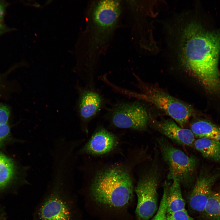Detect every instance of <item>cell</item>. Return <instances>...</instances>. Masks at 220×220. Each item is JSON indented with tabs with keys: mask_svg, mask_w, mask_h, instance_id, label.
Returning <instances> with one entry per match:
<instances>
[{
	"mask_svg": "<svg viewBox=\"0 0 220 220\" xmlns=\"http://www.w3.org/2000/svg\"><path fill=\"white\" fill-rule=\"evenodd\" d=\"M167 183L164 185L163 192L156 213L151 220H167V205L166 193Z\"/></svg>",
	"mask_w": 220,
	"mask_h": 220,
	"instance_id": "ac0fdd59",
	"label": "cell"
},
{
	"mask_svg": "<svg viewBox=\"0 0 220 220\" xmlns=\"http://www.w3.org/2000/svg\"><path fill=\"white\" fill-rule=\"evenodd\" d=\"M155 127L161 133L181 145L190 146L195 140V136L190 130L179 127L170 119L156 122Z\"/></svg>",
	"mask_w": 220,
	"mask_h": 220,
	"instance_id": "7c38bea8",
	"label": "cell"
},
{
	"mask_svg": "<svg viewBox=\"0 0 220 220\" xmlns=\"http://www.w3.org/2000/svg\"><path fill=\"white\" fill-rule=\"evenodd\" d=\"M195 137L220 141V127L207 120L196 121L191 125L190 129Z\"/></svg>",
	"mask_w": 220,
	"mask_h": 220,
	"instance_id": "5bb4252c",
	"label": "cell"
},
{
	"mask_svg": "<svg viewBox=\"0 0 220 220\" xmlns=\"http://www.w3.org/2000/svg\"><path fill=\"white\" fill-rule=\"evenodd\" d=\"M137 79L141 93L128 90L126 95L152 103L170 116L180 127L183 128L193 115L194 110L191 105L174 97L159 88L145 85Z\"/></svg>",
	"mask_w": 220,
	"mask_h": 220,
	"instance_id": "277c9868",
	"label": "cell"
},
{
	"mask_svg": "<svg viewBox=\"0 0 220 220\" xmlns=\"http://www.w3.org/2000/svg\"><path fill=\"white\" fill-rule=\"evenodd\" d=\"M16 167L9 158L0 153V189L6 186L14 177Z\"/></svg>",
	"mask_w": 220,
	"mask_h": 220,
	"instance_id": "2e32d148",
	"label": "cell"
},
{
	"mask_svg": "<svg viewBox=\"0 0 220 220\" xmlns=\"http://www.w3.org/2000/svg\"><path fill=\"white\" fill-rule=\"evenodd\" d=\"M116 143V139L113 134L105 129L101 128L94 134L78 153L103 154L112 151Z\"/></svg>",
	"mask_w": 220,
	"mask_h": 220,
	"instance_id": "8fae6325",
	"label": "cell"
},
{
	"mask_svg": "<svg viewBox=\"0 0 220 220\" xmlns=\"http://www.w3.org/2000/svg\"><path fill=\"white\" fill-rule=\"evenodd\" d=\"M203 212L210 220H220V193L212 192Z\"/></svg>",
	"mask_w": 220,
	"mask_h": 220,
	"instance_id": "e0dca14e",
	"label": "cell"
},
{
	"mask_svg": "<svg viewBox=\"0 0 220 220\" xmlns=\"http://www.w3.org/2000/svg\"><path fill=\"white\" fill-rule=\"evenodd\" d=\"M10 29L3 24L2 22L0 21V35L9 30Z\"/></svg>",
	"mask_w": 220,
	"mask_h": 220,
	"instance_id": "603a6c76",
	"label": "cell"
},
{
	"mask_svg": "<svg viewBox=\"0 0 220 220\" xmlns=\"http://www.w3.org/2000/svg\"><path fill=\"white\" fill-rule=\"evenodd\" d=\"M169 187L166 193L167 212L169 213L185 209V203L182 197L181 184L176 180Z\"/></svg>",
	"mask_w": 220,
	"mask_h": 220,
	"instance_id": "9a60e30c",
	"label": "cell"
},
{
	"mask_svg": "<svg viewBox=\"0 0 220 220\" xmlns=\"http://www.w3.org/2000/svg\"><path fill=\"white\" fill-rule=\"evenodd\" d=\"M167 220H195L185 209L167 213Z\"/></svg>",
	"mask_w": 220,
	"mask_h": 220,
	"instance_id": "d6986e66",
	"label": "cell"
},
{
	"mask_svg": "<svg viewBox=\"0 0 220 220\" xmlns=\"http://www.w3.org/2000/svg\"><path fill=\"white\" fill-rule=\"evenodd\" d=\"M157 142L163 159L168 167L167 178L176 180L181 184H189L196 173V159L188 156L163 138H158Z\"/></svg>",
	"mask_w": 220,
	"mask_h": 220,
	"instance_id": "5b68a950",
	"label": "cell"
},
{
	"mask_svg": "<svg viewBox=\"0 0 220 220\" xmlns=\"http://www.w3.org/2000/svg\"><path fill=\"white\" fill-rule=\"evenodd\" d=\"M10 130L8 123L0 125V145L9 136Z\"/></svg>",
	"mask_w": 220,
	"mask_h": 220,
	"instance_id": "44dd1931",
	"label": "cell"
},
{
	"mask_svg": "<svg viewBox=\"0 0 220 220\" xmlns=\"http://www.w3.org/2000/svg\"><path fill=\"white\" fill-rule=\"evenodd\" d=\"M158 175L156 166L154 165L140 180L135 187L138 199L137 220H149L158 210Z\"/></svg>",
	"mask_w": 220,
	"mask_h": 220,
	"instance_id": "52a82bcc",
	"label": "cell"
},
{
	"mask_svg": "<svg viewBox=\"0 0 220 220\" xmlns=\"http://www.w3.org/2000/svg\"><path fill=\"white\" fill-rule=\"evenodd\" d=\"M120 11L119 1H100L94 6L90 23V56L86 66L92 71L97 70L98 56L110 38Z\"/></svg>",
	"mask_w": 220,
	"mask_h": 220,
	"instance_id": "3957f363",
	"label": "cell"
},
{
	"mask_svg": "<svg viewBox=\"0 0 220 220\" xmlns=\"http://www.w3.org/2000/svg\"><path fill=\"white\" fill-rule=\"evenodd\" d=\"M77 89V112L82 123H86L107 108L109 102L97 88L78 86Z\"/></svg>",
	"mask_w": 220,
	"mask_h": 220,
	"instance_id": "ba28073f",
	"label": "cell"
},
{
	"mask_svg": "<svg viewBox=\"0 0 220 220\" xmlns=\"http://www.w3.org/2000/svg\"><path fill=\"white\" fill-rule=\"evenodd\" d=\"M182 34L179 54L184 67L208 91L220 93V31H209L192 22Z\"/></svg>",
	"mask_w": 220,
	"mask_h": 220,
	"instance_id": "6da1fadb",
	"label": "cell"
},
{
	"mask_svg": "<svg viewBox=\"0 0 220 220\" xmlns=\"http://www.w3.org/2000/svg\"><path fill=\"white\" fill-rule=\"evenodd\" d=\"M10 110L6 105L0 104V125L8 123Z\"/></svg>",
	"mask_w": 220,
	"mask_h": 220,
	"instance_id": "ffe728a7",
	"label": "cell"
},
{
	"mask_svg": "<svg viewBox=\"0 0 220 220\" xmlns=\"http://www.w3.org/2000/svg\"><path fill=\"white\" fill-rule=\"evenodd\" d=\"M68 205L58 195H51L40 208V218L41 220H71V212Z\"/></svg>",
	"mask_w": 220,
	"mask_h": 220,
	"instance_id": "30bf717a",
	"label": "cell"
},
{
	"mask_svg": "<svg viewBox=\"0 0 220 220\" xmlns=\"http://www.w3.org/2000/svg\"><path fill=\"white\" fill-rule=\"evenodd\" d=\"M195 148L205 158L217 162H220V141L202 138L195 140Z\"/></svg>",
	"mask_w": 220,
	"mask_h": 220,
	"instance_id": "4fadbf2b",
	"label": "cell"
},
{
	"mask_svg": "<svg viewBox=\"0 0 220 220\" xmlns=\"http://www.w3.org/2000/svg\"><path fill=\"white\" fill-rule=\"evenodd\" d=\"M220 175V172L200 174L189 195V204L191 209L197 212L204 211L213 186Z\"/></svg>",
	"mask_w": 220,
	"mask_h": 220,
	"instance_id": "9c48e42d",
	"label": "cell"
},
{
	"mask_svg": "<svg viewBox=\"0 0 220 220\" xmlns=\"http://www.w3.org/2000/svg\"><path fill=\"white\" fill-rule=\"evenodd\" d=\"M133 191L130 174L124 169L118 167L97 174L91 187L92 196L96 202L115 207L128 204L131 200Z\"/></svg>",
	"mask_w": 220,
	"mask_h": 220,
	"instance_id": "7a4b0ae2",
	"label": "cell"
},
{
	"mask_svg": "<svg viewBox=\"0 0 220 220\" xmlns=\"http://www.w3.org/2000/svg\"><path fill=\"white\" fill-rule=\"evenodd\" d=\"M6 6V2L3 1H0V21L2 22Z\"/></svg>",
	"mask_w": 220,
	"mask_h": 220,
	"instance_id": "7402d4cb",
	"label": "cell"
},
{
	"mask_svg": "<svg viewBox=\"0 0 220 220\" xmlns=\"http://www.w3.org/2000/svg\"><path fill=\"white\" fill-rule=\"evenodd\" d=\"M106 109V117L117 127L142 130L149 121L146 108L138 101H119Z\"/></svg>",
	"mask_w": 220,
	"mask_h": 220,
	"instance_id": "8992f818",
	"label": "cell"
}]
</instances>
